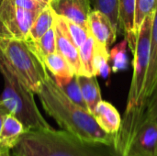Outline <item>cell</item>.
<instances>
[{
    "instance_id": "1",
    "label": "cell",
    "mask_w": 157,
    "mask_h": 156,
    "mask_svg": "<svg viewBox=\"0 0 157 156\" xmlns=\"http://www.w3.org/2000/svg\"><path fill=\"white\" fill-rule=\"evenodd\" d=\"M37 95L46 113L63 131L84 141L113 144L114 135L104 131L93 114L74 103L51 75Z\"/></svg>"
},
{
    "instance_id": "2",
    "label": "cell",
    "mask_w": 157,
    "mask_h": 156,
    "mask_svg": "<svg viewBox=\"0 0 157 156\" xmlns=\"http://www.w3.org/2000/svg\"><path fill=\"white\" fill-rule=\"evenodd\" d=\"M12 150L18 156H121L113 144L84 141L53 128L26 131Z\"/></svg>"
},
{
    "instance_id": "3",
    "label": "cell",
    "mask_w": 157,
    "mask_h": 156,
    "mask_svg": "<svg viewBox=\"0 0 157 156\" xmlns=\"http://www.w3.org/2000/svg\"><path fill=\"white\" fill-rule=\"evenodd\" d=\"M0 73L4 79V90L0 100L8 112L23 124L27 131L51 129L35 103L33 93L20 83L1 54Z\"/></svg>"
},
{
    "instance_id": "4",
    "label": "cell",
    "mask_w": 157,
    "mask_h": 156,
    "mask_svg": "<svg viewBox=\"0 0 157 156\" xmlns=\"http://www.w3.org/2000/svg\"><path fill=\"white\" fill-rule=\"evenodd\" d=\"M0 54L14 71L20 83L33 94H37L50 76L41 59L28 40L0 38Z\"/></svg>"
},
{
    "instance_id": "5",
    "label": "cell",
    "mask_w": 157,
    "mask_h": 156,
    "mask_svg": "<svg viewBox=\"0 0 157 156\" xmlns=\"http://www.w3.org/2000/svg\"><path fill=\"white\" fill-rule=\"evenodd\" d=\"M153 19L154 14L148 16L144 20L137 34L136 43L133 50V74L128 95L125 112L132 111L139 108L141 95L144 88L149 63Z\"/></svg>"
},
{
    "instance_id": "6",
    "label": "cell",
    "mask_w": 157,
    "mask_h": 156,
    "mask_svg": "<svg viewBox=\"0 0 157 156\" xmlns=\"http://www.w3.org/2000/svg\"><path fill=\"white\" fill-rule=\"evenodd\" d=\"M38 14L21 8L9 0H0V38L27 40Z\"/></svg>"
},
{
    "instance_id": "7",
    "label": "cell",
    "mask_w": 157,
    "mask_h": 156,
    "mask_svg": "<svg viewBox=\"0 0 157 156\" xmlns=\"http://www.w3.org/2000/svg\"><path fill=\"white\" fill-rule=\"evenodd\" d=\"M123 156H157V123L146 114L137 126Z\"/></svg>"
},
{
    "instance_id": "8",
    "label": "cell",
    "mask_w": 157,
    "mask_h": 156,
    "mask_svg": "<svg viewBox=\"0 0 157 156\" xmlns=\"http://www.w3.org/2000/svg\"><path fill=\"white\" fill-rule=\"evenodd\" d=\"M157 89V9L154 14L153 19V29L151 36V45L149 53V63L146 72V76L144 80V88L141 95L139 108L124 112V114H130L133 116H140L145 113V106L149 98Z\"/></svg>"
},
{
    "instance_id": "9",
    "label": "cell",
    "mask_w": 157,
    "mask_h": 156,
    "mask_svg": "<svg viewBox=\"0 0 157 156\" xmlns=\"http://www.w3.org/2000/svg\"><path fill=\"white\" fill-rule=\"evenodd\" d=\"M53 26L56 38V51L59 52L68 62L74 73L76 75H80L81 63L78 48L75 45L69 34L64 17L55 14Z\"/></svg>"
},
{
    "instance_id": "10",
    "label": "cell",
    "mask_w": 157,
    "mask_h": 156,
    "mask_svg": "<svg viewBox=\"0 0 157 156\" xmlns=\"http://www.w3.org/2000/svg\"><path fill=\"white\" fill-rule=\"evenodd\" d=\"M87 26L97 45L109 52V47L116 40L117 31L108 16L99 10L92 9L88 15Z\"/></svg>"
},
{
    "instance_id": "11",
    "label": "cell",
    "mask_w": 157,
    "mask_h": 156,
    "mask_svg": "<svg viewBox=\"0 0 157 156\" xmlns=\"http://www.w3.org/2000/svg\"><path fill=\"white\" fill-rule=\"evenodd\" d=\"M53 12L66 19L88 29V15L92 10L91 0H52Z\"/></svg>"
},
{
    "instance_id": "12",
    "label": "cell",
    "mask_w": 157,
    "mask_h": 156,
    "mask_svg": "<svg viewBox=\"0 0 157 156\" xmlns=\"http://www.w3.org/2000/svg\"><path fill=\"white\" fill-rule=\"evenodd\" d=\"M93 116L99 127L109 134H116L121 125V118L117 108L109 102L101 100L96 107Z\"/></svg>"
},
{
    "instance_id": "13",
    "label": "cell",
    "mask_w": 157,
    "mask_h": 156,
    "mask_svg": "<svg viewBox=\"0 0 157 156\" xmlns=\"http://www.w3.org/2000/svg\"><path fill=\"white\" fill-rule=\"evenodd\" d=\"M26 131L23 124L15 116L8 113L4 119L0 131V148L14 149Z\"/></svg>"
},
{
    "instance_id": "14",
    "label": "cell",
    "mask_w": 157,
    "mask_h": 156,
    "mask_svg": "<svg viewBox=\"0 0 157 156\" xmlns=\"http://www.w3.org/2000/svg\"><path fill=\"white\" fill-rule=\"evenodd\" d=\"M121 29L123 30L129 46L134 50L137 35L134 31L135 0H118Z\"/></svg>"
},
{
    "instance_id": "15",
    "label": "cell",
    "mask_w": 157,
    "mask_h": 156,
    "mask_svg": "<svg viewBox=\"0 0 157 156\" xmlns=\"http://www.w3.org/2000/svg\"><path fill=\"white\" fill-rule=\"evenodd\" d=\"M44 64L48 72L52 74L57 85L68 82L75 74L68 62L57 51L46 56Z\"/></svg>"
},
{
    "instance_id": "16",
    "label": "cell",
    "mask_w": 157,
    "mask_h": 156,
    "mask_svg": "<svg viewBox=\"0 0 157 156\" xmlns=\"http://www.w3.org/2000/svg\"><path fill=\"white\" fill-rule=\"evenodd\" d=\"M77 79L83 98L87 106L88 111L93 114L96 107L102 100L100 87L98 86L97 76L77 75Z\"/></svg>"
},
{
    "instance_id": "17",
    "label": "cell",
    "mask_w": 157,
    "mask_h": 156,
    "mask_svg": "<svg viewBox=\"0 0 157 156\" xmlns=\"http://www.w3.org/2000/svg\"><path fill=\"white\" fill-rule=\"evenodd\" d=\"M55 13L49 6H46L36 17L29 34V39L31 41L37 42L54 24Z\"/></svg>"
},
{
    "instance_id": "18",
    "label": "cell",
    "mask_w": 157,
    "mask_h": 156,
    "mask_svg": "<svg viewBox=\"0 0 157 156\" xmlns=\"http://www.w3.org/2000/svg\"><path fill=\"white\" fill-rule=\"evenodd\" d=\"M96 46H97L96 41L90 34L87 40L84 42V44L78 49L79 59L81 63L80 75H86V76L95 75L94 58H95Z\"/></svg>"
},
{
    "instance_id": "19",
    "label": "cell",
    "mask_w": 157,
    "mask_h": 156,
    "mask_svg": "<svg viewBox=\"0 0 157 156\" xmlns=\"http://www.w3.org/2000/svg\"><path fill=\"white\" fill-rule=\"evenodd\" d=\"M33 51L44 63V59L49 54L56 51V38L54 26H52L37 42L27 40Z\"/></svg>"
},
{
    "instance_id": "20",
    "label": "cell",
    "mask_w": 157,
    "mask_h": 156,
    "mask_svg": "<svg viewBox=\"0 0 157 156\" xmlns=\"http://www.w3.org/2000/svg\"><path fill=\"white\" fill-rule=\"evenodd\" d=\"M91 6H93V9L99 10L108 16L117 32L121 29L119 17L118 0H91Z\"/></svg>"
},
{
    "instance_id": "21",
    "label": "cell",
    "mask_w": 157,
    "mask_h": 156,
    "mask_svg": "<svg viewBox=\"0 0 157 156\" xmlns=\"http://www.w3.org/2000/svg\"><path fill=\"white\" fill-rule=\"evenodd\" d=\"M157 9V0H135L134 8V31L138 34L144 20Z\"/></svg>"
},
{
    "instance_id": "22",
    "label": "cell",
    "mask_w": 157,
    "mask_h": 156,
    "mask_svg": "<svg viewBox=\"0 0 157 156\" xmlns=\"http://www.w3.org/2000/svg\"><path fill=\"white\" fill-rule=\"evenodd\" d=\"M127 46L128 42L125 39L121 41L115 47L109 51V60L111 62V70L114 73H118L126 69L128 65L127 56Z\"/></svg>"
},
{
    "instance_id": "23",
    "label": "cell",
    "mask_w": 157,
    "mask_h": 156,
    "mask_svg": "<svg viewBox=\"0 0 157 156\" xmlns=\"http://www.w3.org/2000/svg\"><path fill=\"white\" fill-rule=\"evenodd\" d=\"M62 90L64 92V94L76 105H78L79 107H81L82 108L88 110L87 106L82 96V92L80 89V86L78 83V79H77V75L75 74L68 82L58 85Z\"/></svg>"
},
{
    "instance_id": "24",
    "label": "cell",
    "mask_w": 157,
    "mask_h": 156,
    "mask_svg": "<svg viewBox=\"0 0 157 156\" xmlns=\"http://www.w3.org/2000/svg\"><path fill=\"white\" fill-rule=\"evenodd\" d=\"M97 44V43H96ZM109 52L101 49L98 45L96 46L95 58H94V69L95 75H101L107 79L110 74V66L109 64Z\"/></svg>"
},
{
    "instance_id": "25",
    "label": "cell",
    "mask_w": 157,
    "mask_h": 156,
    "mask_svg": "<svg viewBox=\"0 0 157 156\" xmlns=\"http://www.w3.org/2000/svg\"><path fill=\"white\" fill-rule=\"evenodd\" d=\"M64 19H65V23H66L69 34H70L75 45L79 49L84 44V42L87 40V38L89 37V35H90L89 30H88V29L84 28L75 22H72V21L66 19L65 17H64Z\"/></svg>"
},
{
    "instance_id": "26",
    "label": "cell",
    "mask_w": 157,
    "mask_h": 156,
    "mask_svg": "<svg viewBox=\"0 0 157 156\" xmlns=\"http://www.w3.org/2000/svg\"><path fill=\"white\" fill-rule=\"evenodd\" d=\"M9 1L21 8L27 9L32 12H36V13H40L46 6L34 0H9Z\"/></svg>"
},
{
    "instance_id": "27",
    "label": "cell",
    "mask_w": 157,
    "mask_h": 156,
    "mask_svg": "<svg viewBox=\"0 0 157 156\" xmlns=\"http://www.w3.org/2000/svg\"><path fill=\"white\" fill-rule=\"evenodd\" d=\"M145 111L146 115L157 123V89L147 101Z\"/></svg>"
},
{
    "instance_id": "28",
    "label": "cell",
    "mask_w": 157,
    "mask_h": 156,
    "mask_svg": "<svg viewBox=\"0 0 157 156\" xmlns=\"http://www.w3.org/2000/svg\"><path fill=\"white\" fill-rule=\"evenodd\" d=\"M8 113H9V112H8L7 108H6V106L4 105V103L0 100V131H1L2 125H3L4 119H5V117H6Z\"/></svg>"
},
{
    "instance_id": "29",
    "label": "cell",
    "mask_w": 157,
    "mask_h": 156,
    "mask_svg": "<svg viewBox=\"0 0 157 156\" xmlns=\"http://www.w3.org/2000/svg\"><path fill=\"white\" fill-rule=\"evenodd\" d=\"M10 151H11V150L2 149V150L0 151V156H9L10 155Z\"/></svg>"
},
{
    "instance_id": "30",
    "label": "cell",
    "mask_w": 157,
    "mask_h": 156,
    "mask_svg": "<svg viewBox=\"0 0 157 156\" xmlns=\"http://www.w3.org/2000/svg\"><path fill=\"white\" fill-rule=\"evenodd\" d=\"M34 1H36V2L43 5V6H49L52 0H34Z\"/></svg>"
},
{
    "instance_id": "31",
    "label": "cell",
    "mask_w": 157,
    "mask_h": 156,
    "mask_svg": "<svg viewBox=\"0 0 157 156\" xmlns=\"http://www.w3.org/2000/svg\"><path fill=\"white\" fill-rule=\"evenodd\" d=\"M9 156H18V155H17V154L13 150H11V151H10V155Z\"/></svg>"
},
{
    "instance_id": "32",
    "label": "cell",
    "mask_w": 157,
    "mask_h": 156,
    "mask_svg": "<svg viewBox=\"0 0 157 156\" xmlns=\"http://www.w3.org/2000/svg\"><path fill=\"white\" fill-rule=\"evenodd\" d=\"M1 150H2V148H0V151H1Z\"/></svg>"
}]
</instances>
